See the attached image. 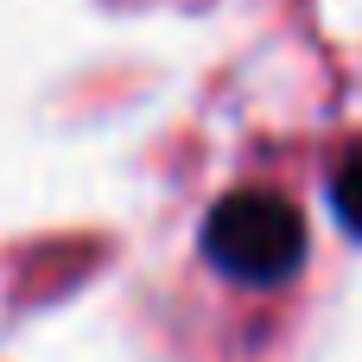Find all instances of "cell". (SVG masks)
Masks as SVG:
<instances>
[{"label": "cell", "mask_w": 362, "mask_h": 362, "mask_svg": "<svg viewBox=\"0 0 362 362\" xmlns=\"http://www.w3.org/2000/svg\"><path fill=\"white\" fill-rule=\"evenodd\" d=\"M204 255L242 286H280L305 261V216L280 191H229L204 216Z\"/></svg>", "instance_id": "cell-1"}, {"label": "cell", "mask_w": 362, "mask_h": 362, "mask_svg": "<svg viewBox=\"0 0 362 362\" xmlns=\"http://www.w3.org/2000/svg\"><path fill=\"white\" fill-rule=\"evenodd\" d=\"M331 204H337L344 229L362 235V146H350V153L337 159V172H331Z\"/></svg>", "instance_id": "cell-2"}]
</instances>
